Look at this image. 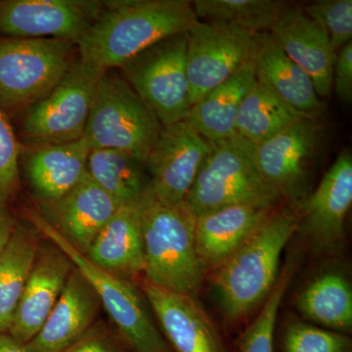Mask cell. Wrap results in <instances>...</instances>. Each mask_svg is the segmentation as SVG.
<instances>
[{
  "label": "cell",
  "mask_w": 352,
  "mask_h": 352,
  "mask_svg": "<svg viewBox=\"0 0 352 352\" xmlns=\"http://www.w3.org/2000/svg\"><path fill=\"white\" fill-rule=\"evenodd\" d=\"M188 0H108L76 43L78 59L104 73L198 22Z\"/></svg>",
  "instance_id": "cell-1"
},
{
  "label": "cell",
  "mask_w": 352,
  "mask_h": 352,
  "mask_svg": "<svg viewBox=\"0 0 352 352\" xmlns=\"http://www.w3.org/2000/svg\"><path fill=\"white\" fill-rule=\"evenodd\" d=\"M298 222L291 210H272L214 271L220 307L229 321H239L265 302L279 276L282 252L298 230Z\"/></svg>",
  "instance_id": "cell-2"
},
{
  "label": "cell",
  "mask_w": 352,
  "mask_h": 352,
  "mask_svg": "<svg viewBox=\"0 0 352 352\" xmlns=\"http://www.w3.org/2000/svg\"><path fill=\"white\" fill-rule=\"evenodd\" d=\"M196 219L185 201L166 204L148 192L140 204L146 281L195 295L208 272L196 250Z\"/></svg>",
  "instance_id": "cell-3"
},
{
  "label": "cell",
  "mask_w": 352,
  "mask_h": 352,
  "mask_svg": "<svg viewBox=\"0 0 352 352\" xmlns=\"http://www.w3.org/2000/svg\"><path fill=\"white\" fill-rule=\"evenodd\" d=\"M184 201L198 217L230 206L273 210L282 199L259 170L256 145L236 134L210 142V151Z\"/></svg>",
  "instance_id": "cell-4"
},
{
  "label": "cell",
  "mask_w": 352,
  "mask_h": 352,
  "mask_svg": "<svg viewBox=\"0 0 352 352\" xmlns=\"http://www.w3.org/2000/svg\"><path fill=\"white\" fill-rule=\"evenodd\" d=\"M76 44L59 38L0 36V109L27 112L54 89L76 61Z\"/></svg>",
  "instance_id": "cell-5"
},
{
  "label": "cell",
  "mask_w": 352,
  "mask_h": 352,
  "mask_svg": "<svg viewBox=\"0 0 352 352\" xmlns=\"http://www.w3.org/2000/svg\"><path fill=\"white\" fill-rule=\"evenodd\" d=\"M30 222L72 259L98 294L120 340L129 352H173L153 320L151 308L140 287L131 280L110 274L76 251L38 212H32Z\"/></svg>",
  "instance_id": "cell-6"
},
{
  "label": "cell",
  "mask_w": 352,
  "mask_h": 352,
  "mask_svg": "<svg viewBox=\"0 0 352 352\" xmlns=\"http://www.w3.org/2000/svg\"><path fill=\"white\" fill-rule=\"evenodd\" d=\"M162 126L126 80L109 71L99 83L82 138L90 150H120L146 163Z\"/></svg>",
  "instance_id": "cell-7"
},
{
  "label": "cell",
  "mask_w": 352,
  "mask_h": 352,
  "mask_svg": "<svg viewBox=\"0 0 352 352\" xmlns=\"http://www.w3.org/2000/svg\"><path fill=\"white\" fill-rule=\"evenodd\" d=\"M105 74L76 59L54 89L24 113L21 134L25 142L41 147L82 138Z\"/></svg>",
  "instance_id": "cell-8"
},
{
  "label": "cell",
  "mask_w": 352,
  "mask_h": 352,
  "mask_svg": "<svg viewBox=\"0 0 352 352\" xmlns=\"http://www.w3.org/2000/svg\"><path fill=\"white\" fill-rule=\"evenodd\" d=\"M122 78L162 126L185 120L191 104L187 76V32L155 43L120 67Z\"/></svg>",
  "instance_id": "cell-9"
},
{
  "label": "cell",
  "mask_w": 352,
  "mask_h": 352,
  "mask_svg": "<svg viewBox=\"0 0 352 352\" xmlns=\"http://www.w3.org/2000/svg\"><path fill=\"white\" fill-rule=\"evenodd\" d=\"M254 32L222 22L200 21L187 32V76L192 106L252 63Z\"/></svg>",
  "instance_id": "cell-10"
},
{
  "label": "cell",
  "mask_w": 352,
  "mask_h": 352,
  "mask_svg": "<svg viewBox=\"0 0 352 352\" xmlns=\"http://www.w3.org/2000/svg\"><path fill=\"white\" fill-rule=\"evenodd\" d=\"M320 138L317 118L307 117L256 146L259 170L294 210L302 208L309 196L310 168Z\"/></svg>",
  "instance_id": "cell-11"
},
{
  "label": "cell",
  "mask_w": 352,
  "mask_h": 352,
  "mask_svg": "<svg viewBox=\"0 0 352 352\" xmlns=\"http://www.w3.org/2000/svg\"><path fill=\"white\" fill-rule=\"evenodd\" d=\"M102 8L98 0H0V36L76 44Z\"/></svg>",
  "instance_id": "cell-12"
},
{
  "label": "cell",
  "mask_w": 352,
  "mask_h": 352,
  "mask_svg": "<svg viewBox=\"0 0 352 352\" xmlns=\"http://www.w3.org/2000/svg\"><path fill=\"white\" fill-rule=\"evenodd\" d=\"M208 151L210 142L186 120L162 126L145 163L157 200L184 201Z\"/></svg>",
  "instance_id": "cell-13"
},
{
  "label": "cell",
  "mask_w": 352,
  "mask_h": 352,
  "mask_svg": "<svg viewBox=\"0 0 352 352\" xmlns=\"http://www.w3.org/2000/svg\"><path fill=\"white\" fill-rule=\"evenodd\" d=\"M119 205L85 173L54 200L39 201L38 212L76 251L85 256Z\"/></svg>",
  "instance_id": "cell-14"
},
{
  "label": "cell",
  "mask_w": 352,
  "mask_h": 352,
  "mask_svg": "<svg viewBox=\"0 0 352 352\" xmlns=\"http://www.w3.org/2000/svg\"><path fill=\"white\" fill-rule=\"evenodd\" d=\"M74 267L68 254L52 241L41 243L8 331L11 337L22 344L36 337L61 296Z\"/></svg>",
  "instance_id": "cell-15"
},
{
  "label": "cell",
  "mask_w": 352,
  "mask_h": 352,
  "mask_svg": "<svg viewBox=\"0 0 352 352\" xmlns=\"http://www.w3.org/2000/svg\"><path fill=\"white\" fill-rule=\"evenodd\" d=\"M140 289L173 352H226L195 296L160 288L144 279Z\"/></svg>",
  "instance_id": "cell-16"
},
{
  "label": "cell",
  "mask_w": 352,
  "mask_h": 352,
  "mask_svg": "<svg viewBox=\"0 0 352 352\" xmlns=\"http://www.w3.org/2000/svg\"><path fill=\"white\" fill-rule=\"evenodd\" d=\"M352 204V156L340 153L303 205V233L317 248L333 250L344 237V220Z\"/></svg>",
  "instance_id": "cell-17"
},
{
  "label": "cell",
  "mask_w": 352,
  "mask_h": 352,
  "mask_svg": "<svg viewBox=\"0 0 352 352\" xmlns=\"http://www.w3.org/2000/svg\"><path fill=\"white\" fill-rule=\"evenodd\" d=\"M101 307L94 286L75 266L43 328L25 344V349L29 352H63L94 327Z\"/></svg>",
  "instance_id": "cell-18"
},
{
  "label": "cell",
  "mask_w": 352,
  "mask_h": 352,
  "mask_svg": "<svg viewBox=\"0 0 352 352\" xmlns=\"http://www.w3.org/2000/svg\"><path fill=\"white\" fill-rule=\"evenodd\" d=\"M270 34L311 78L317 95L320 98L328 97L333 89L337 53L320 25L308 17L302 7L289 6Z\"/></svg>",
  "instance_id": "cell-19"
},
{
  "label": "cell",
  "mask_w": 352,
  "mask_h": 352,
  "mask_svg": "<svg viewBox=\"0 0 352 352\" xmlns=\"http://www.w3.org/2000/svg\"><path fill=\"white\" fill-rule=\"evenodd\" d=\"M252 63L256 80L270 87L291 107L314 118L323 112L324 103L311 78L284 52L270 32L254 36Z\"/></svg>",
  "instance_id": "cell-20"
},
{
  "label": "cell",
  "mask_w": 352,
  "mask_h": 352,
  "mask_svg": "<svg viewBox=\"0 0 352 352\" xmlns=\"http://www.w3.org/2000/svg\"><path fill=\"white\" fill-rule=\"evenodd\" d=\"M272 210L230 206L197 217L196 250L206 270L215 271L226 263Z\"/></svg>",
  "instance_id": "cell-21"
},
{
  "label": "cell",
  "mask_w": 352,
  "mask_h": 352,
  "mask_svg": "<svg viewBox=\"0 0 352 352\" xmlns=\"http://www.w3.org/2000/svg\"><path fill=\"white\" fill-rule=\"evenodd\" d=\"M140 204L118 208L85 254L90 263L124 279L144 272Z\"/></svg>",
  "instance_id": "cell-22"
},
{
  "label": "cell",
  "mask_w": 352,
  "mask_h": 352,
  "mask_svg": "<svg viewBox=\"0 0 352 352\" xmlns=\"http://www.w3.org/2000/svg\"><path fill=\"white\" fill-rule=\"evenodd\" d=\"M90 151L82 138L65 144L36 147L28 157L25 171L38 201L54 200L73 188L87 173Z\"/></svg>",
  "instance_id": "cell-23"
},
{
  "label": "cell",
  "mask_w": 352,
  "mask_h": 352,
  "mask_svg": "<svg viewBox=\"0 0 352 352\" xmlns=\"http://www.w3.org/2000/svg\"><path fill=\"white\" fill-rule=\"evenodd\" d=\"M256 82L254 63L210 90L190 108L185 120L210 142L236 135L238 111L245 95Z\"/></svg>",
  "instance_id": "cell-24"
},
{
  "label": "cell",
  "mask_w": 352,
  "mask_h": 352,
  "mask_svg": "<svg viewBox=\"0 0 352 352\" xmlns=\"http://www.w3.org/2000/svg\"><path fill=\"white\" fill-rule=\"evenodd\" d=\"M39 231L18 221L12 238L0 258V333H8L16 308L38 254Z\"/></svg>",
  "instance_id": "cell-25"
},
{
  "label": "cell",
  "mask_w": 352,
  "mask_h": 352,
  "mask_svg": "<svg viewBox=\"0 0 352 352\" xmlns=\"http://www.w3.org/2000/svg\"><path fill=\"white\" fill-rule=\"evenodd\" d=\"M87 173L119 207L141 203L151 190L145 163L120 150H91Z\"/></svg>",
  "instance_id": "cell-26"
},
{
  "label": "cell",
  "mask_w": 352,
  "mask_h": 352,
  "mask_svg": "<svg viewBox=\"0 0 352 352\" xmlns=\"http://www.w3.org/2000/svg\"><path fill=\"white\" fill-rule=\"evenodd\" d=\"M295 305L302 316L314 323L340 332L351 331V286L338 271L314 278L296 296Z\"/></svg>",
  "instance_id": "cell-27"
},
{
  "label": "cell",
  "mask_w": 352,
  "mask_h": 352,
  "mask_svg": "<svg viewBox=\"0 0 352 352\" xmlns=\"http://www.w3.org/2000/svg\"><path fill=\"white\" fill-rule=\"evenodd\" d=\"M307 117L256 80L238 111L236 133L258 146Z\"/></svg>",
  "instance_id": "cell-28"
},
{
  "label": "cell",
  "mask_w": 352,
  "mask_h": 352,
  "mask_svg": "<svg viewBox=\"0 0 352 352\" xmlns=\"http://www.w3.org/2000/svg\"><path fill=\"white\" fill-rule=\"evenodd\" d=\"M197 18L222 22L254 34L270 32L289 4L280 0H195Z\"/></svg>",
  "instance_id": "cell-29"
},
{
  "label": "cell",
  "mask_w": 352,
  "mask_h": 352,
  "mask_svg": "<svg viewBox=\"0 0 352 352\" xmlns=\"http://www.w3.org/2000/svg\"><path fill=\"white\" fill-rule=\"evenodd\" d=\"M294 272V263L284 266L272 291L264 302L263 309L241 338L240 352H274L278 311Z\"/></svg>",
  "instance_id": "cell-30"
},
{
  "label": "cell",
  "mask_w": 352,
  "mask_h": 352,
  "mask_svg": "<svg viewBox=\"0 0 352 352\" xmlns=\"http://www.w3.org/2000/svg\"><path fill=\"white\" fill-rule=\"evenodd\" d=\"M310 19L327 34L336 53L352 38L351 0H318L302 7Z\"/></svg>",
  "instance_id": "cell-31"
},
{
  "label": "cell",
  "mask_w": 352,
  "mask_h": 352,
  "mask_svg": "<svg viewBox=\"0 0 352 352\" xmlns=\"http://www.w3.org/2000/svg\"><path fill=\"white\" fill-rule=\"evenodd\" d=\"M349 347L346 336L302 321L289 322L284 333L283 352H349Z\"/></svg>",
  "instance_id": "cell-32"
},
{
  "label": "cell",
  "mask_w": 352,
  "mask_h": 352,
  "mask_svg": "<svg viewBox=\"0 0 352 352\" xmlns=\"http://www.w3.org/2000/svg\"><path fill=\"white\" fill-rule=\"evenodd\" d=\"M22 144L9 118L0 109V203L8 206L20 185L19 161Z\"/></svg>",
  "instance_id": "cell-33"
},
{
  "label": "cell",
  "mask_w": 352,
  "mask_h": 352,
  "mask_svg": "<svg viewBox=\"0 0 352 352\" xmlns=\"http://www.w3.org/2000/svg\"><path fill=\"white\" fill-rule=\"evenodd\" d=\"M63 352H126L119 337L103 324H95L80 340Z\"/></svg>",
  "instance_id": "cell-34"
},
{
  "label": "cell",
  "mask_w": 352,
  "mask_h": 352,
  "mask_svg": "<svg viewBox=\"0 0 352 352\" xmlns=\"http://www.w3.org/2000/svg\"><path fill=\"white\" fill-rule=\"evenodd\" d=\"M333 87L340 100H352V41L342 46L336 55Z\"/></svg>",
  "instance_id": "cell-35"
},
{
  "label": "cell",
  "mask_w": 352,
  "mask_h": 352,
  "mask_svg": "<svg viewBox=\"0 0 352 352\" xmlns=\"http://www.w3.org/2000/svg\"><path fill=\"white\" fill-rule=\"evenodd\" d=\"M17 223V219L11 214L8 207L0 203V258L10 242Z\"/></svg>",
  "instance_id": "cell-36"
},
{
  "label": "cell",
  "mask_w": 352,
  "mask_h": 352,
  "mask_svg": "<svg viewBox=\"0 0 352 352\" xmlns=\"http://www.w3.org/2000/svg\"><path fill=\"white\" fill-rule=\"evenodd\" d=\"M0 352H29L8 333H0Z\"/></svg>",
  "instance_id": "cell-37"
}]
</instances>
